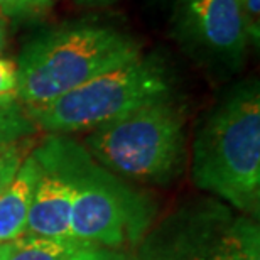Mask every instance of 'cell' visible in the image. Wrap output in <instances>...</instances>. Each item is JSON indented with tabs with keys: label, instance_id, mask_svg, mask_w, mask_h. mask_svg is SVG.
Returning a JSON list of instances; mask_svg holds the SVG:
<instances>
[{
	"label": "cell",
	"instance_id": "5bb4252c",
	"mask_svg": "<svg viewBox=\"0 0 260 260\" xmlns=\"http://www.w3.org/2000/svg\"><path fill=\"white\" fill-rule=\"evenodd\" d=\"M17 66L14 61L0 58V102L17 100Z\"/></svg>",
	"mask_w": 260,
	"mask_h": 260
},
{
	"label": "cell",
	"instance_id": "277c9868",
	"mask_svg": "<svg viewBox=\"0 0 260 260\" xmlns=\"http://www.w3.org/2000/svg\"><path fill=\"white\" fill-rule=\"evenodd\" d=\"M184 144L183 110L168 98L91 130L83 147L115 176L169 184L183 171Z\"/></svg>",
	"mask_w": 260,
	"mask_h": 260
},
{
	"label": "cell",
	"instance_id": "3957f363",
	"mask_svg": "<svg viewBox=\"0 0 260 260\" xmlns=\"http://www.w3.org/2000/svg\"><path fill=\"white\" fill-rule=\"evenodd\" d=\"M140 46L108 25H63L25 44L17 66V102L44 105L140 58Z\"/></svg>",
	"mask_w": 260,
	"mask_h": 260
},
{
	"label": "cell",
	"instance_id": "52a82bcc",
	"mask_svg": "<svg viewBox=\"0 0 260 260\" xmlns=\"http://www.w3.org/2000/svg\"><path fill=\"white\" fill-rule=\"evenodd\" d=\"M159 260H260L258 225L253 218L211 223L188 235Z\"/></svg>",
	"mask_w": 260,
	"mask_h": 260
},
{
	"label": "cell",
	"instance_id": "e0dca14e",
	"mask_svg": "<svg viewBox=\"0 0 260 260\" xmlns=\"http://www.w3.org/2000/svg\"><path fill=\"white\" fill-rule=\"evenodd\" d=\"M46 2H51V0H46ZM78 4H83V5H91V7H103V5H110V4H115L118 0H76Z\"/></svg>",
	"mask_w": 260,
	"mask_h": 260
},
{
	"label": "cell",
	"instance_id": "7c38bea8",
	"mask_svg": "<svg viewBox=\"0 0 260 260\" xmlns=\"http://www.w3.org/2000/svg\"><path fill=\"white\" fill-rule=\"evenodd\" d=\"M34 149V137L0 144V193L15 178L24 159Z\"/></svg>",
	"mask_w": 260,
	"mask_h": 260
},
{
	"label": "cell",
	"instance_id": "8fae6325",
	"mask_svg": "<svg viewBox=\"0 0 260 260\" xmlns=\"http://www.w3.org/2000/svg\"><path fill=\"white\" fill-rule=\"evenodd\" d=\"M38 128L17 100L0 102V144L34 137Z\"/></svg>",
	"mask_w": 260,
	"mask_h": 260
},
{
	"label": "cell",
	"instance_id": "9a60e30c",
	"mask_svg": "<svg viewBox=\"0 0 260 260\" xmlns=\"http://www.w3.org/2000/svg\"><path fill=\"white\" fill-rule=\"evenodd\" d=\"M44 5H48L46 0H0V15L10 19L25 17L36 14Z\"/></svg>",
	"mask_w": 260,
	"mask_h": 260
},
{
	"label": "cell",
	"instance_id": "ba28073f",
	"mask_svg": "<svg viewBox=\"0 0 260 260\" xmlns=\"http://www.w3.org/2000/svg\"><path fill=\"white\" fill-rule=\"evenodd\" d=\"M41 169L43 171H41V178L34 189L24 235L71 238V186L53 169L44 168V166H41Z\"/></svg>",
	"mask_w": 260,
	"mask_h": 260
},
{
	"label": "cell",
	"instance_id": "ac0fdd59",
	"mask_svg": "<svg viewBox=\"0 0 260 260\" xmlns=\"http://www.w3.org/2000/svg\"><path fill=\"white\" fill-rule=\"evenodd\" d=\"M10 248H12V242H10V243H0V260H7Z\"/></svg>",
	"mask_w": 260,
	"mask_h": 260
},
{
	"label": "cell",
	"instance_id": "9c48e42d",
	"mask_svg": "<svg viewBox=\"0 0 260 260\" xmlns=\"http://www.w3.org/2000/svg\"><path fill=\"white\" fill-rule=\"evenodd\" d=\"M41 171V164L30 150L15 178L0 193V243H10L24 237Z\"/></svg>",
	"mask_w": 260,
	"mask_h": 260
},
{
	"label": "cell",
	"instance_id": "30bf717a",
	"mask_svg": "<svg viewBox=\"0 0 260 260\" xmlns=\"http://www.w3.org/2000/svg\"><path fill=\"white\" fill-rule=\"evenodd\" d=\"M86 247L91 245L75 238H43L24 235L12 242L7 260H71Z\"/></svg>",
	"mask_w": 260,
	"mask_h": 260
},
{
	"label": "cell",
	"instance_id": "7a4b0ae2",
	"mask_svg": "<svg viewBox=\"0 0 260 260\" xmlns=\"http://www.w3.org/2000/svg\"><path fill=\"white\" fill-rule=\"evenodd\" d=\"M194 184L250 218L260 210V90L235 86L210 112L193 144Z\"/></svg>",
	"mask_w": 260,
	"mask_h": 260
},
{
	"label": "cell",
	"instance_id": "8992f818",
	"mask_svg": "<svg viewBox=\"0 0 260 260\" xmlns=\"http://www.w3.org/2000/svg\"><path fill=\"white\" fill-rule=\"evenodd\" d=\"M174 36L200 63L225 73L240 70L250 41L237 0H178Z\"/></svg>",
	"mask_w": 260,
	"mask_h": 260
},
{
	"label": "cell",
	"instance_id": "6da1fadb",
	"mask_svg": "<svg viewBox=\"0 0 260 260\" xmlns=\"http://www.w3.org/2000/svg\"><path fill=\"white\" fill-rule=\"evenodd\" d=\"M34 157L73 189L71 238L88 245L118 248L147 230L152 206L66 135H48L34 145Z\"/></svg>",
	"mask_w": 260,
	"mask_h": 260
},
{
	"label": "cell",
	"instance_id": "4fadbf2b",
	"mask_svg": "<svg viewBox=\"0 0 260 260\" xmlns=\"http://www.w3.org/2000/svg\"><path fill=\"white\" fill-rule=\"evenodd\" d=\"M248 39L258 44L260 39V0H237Z\"/></svg>",
	"mask_w": 260,
	"mask_h": 260
},
{
	"label": "cell",
	"instance_id": "d6986e66",
	"mask_svg": "<svg viewBox=\"0 0 260 260\" xmlns=\"http://www.w3.org/2000/svg\"><path fill=\"white\" fill-rule=\"evenodd\" d=\"M5 44H7V38H5V29L2 22H0V56H2V53L5 51Z\"/></svg>",
	"mask_w": 260,
	"mask_h": 260
},
{
	"label": "cell",
	"instance_id": "2e32d148",
	"mask_svg": "<svg viewBox=\"0 0 260 260\" xmlns=\"http://www.w3.org/2000/svg\"><path fill=\"white\" fill-rule=\"evenodd\" d=\"M71 260H139L137 257L130 255L127 252H122L118 248L107 247H86L76 253Z\"/></svg>",
	"mask_w": 260,
	"mask_h": 260
},
{
	"label": "cell",
	"instance_id": "5b68a950",
	"mask_svg": "<svg viewBox=\"0 0 260 260\" xmlns=\"http://www.w3.org/2000/svg\"><path fill=\"white\" fill-rule=\"evenodd\" d=\"M173 73L160 56H140L25 112L38 130L66 135L95 130L140 107L173 98Z\"/></svg>",
	"mask_w": 260,
	"mask_h": 260
}]
</instances>
